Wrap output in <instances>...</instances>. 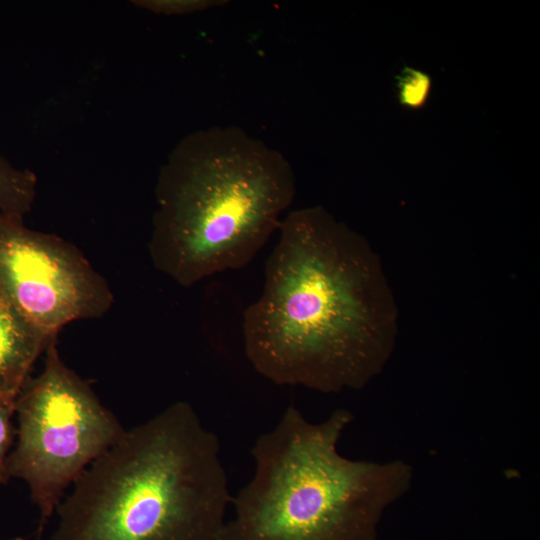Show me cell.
<instances>
[{
	"label": "cell",
	"instance_id": "cell-11",
	"mask_svg": "<svg viewBox=\"0 0 540 540\" xmlns=\"http://www.w3.org/2000/svg\"><path fill=\"white\" fill-rule=\"evenodd\" d=\"M16 398L0 396V484L8 479L7 459L16 430L12 418L15 415Z\"/></svg>",
	"mask_w": 540,
	"mask_h": 540
},
{
	"label": "cell",
	"instance_id": "cell-3",
	"mask_svg": "<svg viewBox=\"0 0 540 540\" xmlns=\"http://www.w3.org/2000/svg\"><path fill=\"white\" fill-rule=\"evenodd\" d=\"M296 194L291 164L237 126L197 130L162 166L148 242L154 267L190 287L247 266Z\"/></svg>",
	"mask_w": 540,
	"mask_h": 540
},
{
	"label": "cell",
	"instance_id": "cell-2",
	"mask_svg": "<svg viewBox=\"0 0 540 540\" xmlns=\"http://www.w3.org/2000/svg\"><path fill=\"white\" fill-rule=\"evenodd\" d=\"M73 486L51 540H220L232 501L219 439L185 401L125 430Z\"/></svg>",
	"mask_w": 540,
	"mask_h": 540
},
{
	"label": "cell",
	"instance_id": "cell-6",
	"mask_svg": "<svg viewBox=\"0 0 540 540\" xmlns=\"http://www.w3.org/2000/svg\"><path fill=\"white\" fill-rule=\"evenodd\" d=\"M0 292L41 333L57 339L71 322L100 318L113 304L107 281L73 244L0 213Z\"/></svg>",
	"mask_w": 540,
	"mask_h": 540
},
{
	"label": "cell",
	"instance_id": "cell-5",
	"mask_svg": "<svg viewBox=\"0 0 540 540\" xmlns=\"http://www.w3.org/2000/svg\"><path fill=\"white\" fill-rule=\"evenodd\" d=\"M15 415L17 441L7 473L28 485L40 513L41 537L66 488L125 430L90 385L64 363L57 340L45 350L42 372L29 376L20 389Z\"/></svg>",
	"mask_w": 540,
	"mask_h": 540
},
{
	"label": "cell",
	"instance_id": "cell-8",
	"mask_svg": "<svg viewBox=\"0 0 540 540\" xmlns=\"http://www.w3.org/2000/svg\"><path fill=\"white\" fill-rule=\"evenodd\" d=\"M36 188L32 171L19 169L0 155V213L24 217L34 203Z\"/></svg>",
	"mask_w": 540,
	"mask_h": 540
},
{
	"label": "cell",
	"instance_id": "cell-10",
	"mask_svg": "<svg viewBox=\"0 0 540 540\" xmlns=\"http://www.w3.org/2000/svg\"><path fill=\"white\" fill-rule=\"evenodd\" d=\"M133 3L156 14L182 15L202 12L227 3L223 0H140Z\"/></svg>",
	"mask_w": 540,
	"mask_h": 540
},
{
	"label": "cell",
	"instance_id": "cell-1",
	"mask_svg": "<svg viewBox=\"0 0 540 540\" xmlns=\"http://www.w3.org/2000/svg\"><path fill=\"white\" fill-rule=\"evenodd\" d=\"M243 314L248 360L277 385L359 389L388 352L382 284L365 241L321 207L290 211Z\"/></svg>",
	"mask_w": 540,
	"mask_h": 540
},
{
	"label": "cell",
	"instance_id": "cell-7",
	"mask_svg": "<svg viewBox=\"0 0 540 540\" xmlns=\"http://www.w3.org/2000/svg\"><path fill=\"white\" fill-rule=\"evenodd\" d=\"M0 292V396L16 398L50 343Z\"/></svg>",
	"mask_w": 540,
	"mask_h": 540
},
{
	"label": "cell",
	"instance_id": "cell-12",
	"mask_svg": "<svg viewBox=\"0 0 540 540\" xmlns=\"http://www.w3.org/2000/svg\"><path fill=\"white\" fill-rule=\"evenodd\" d=\"M10 540H24V539H23V538H21V537H16V538H14V539H10Z\"/></svg>",
	"mask_w": 540,
	"mask_h": 540
},
{
	"label": "cell",
	"instance_id": "cell-4",
	"mask_svg": "<svg viewBox=\"0 0 540 540\" xmlns=\"http://www.w3.org/2000/svg\"><path fill=\"white\" fill-rule=\"evenodd\" d=\"M353 415L312 423L293 405L255 441L251 480L232 496L220 540H376L385 509L410 489L401 460L344 457L338 443Z\"/></svg>",
	"mask_w": 540,
	"mask_h": 540
},
{
	"label": "cell",
	"instance_id": "cell-9",
	"mask_svg": "<svg viewBox=\"0 0 540 540\" xmlns=\"http://www.w3.org/2000/svg\"><path fill=\"white\" fill-rule=\"evenodd\" d=\"M396 87L399 103L403 107L420 109L429 98L432 78L421 70L404 67L396 77Z\"/></svg>",
	"mask_w": 540,
	"mask_h": 540
}]
</instances>
